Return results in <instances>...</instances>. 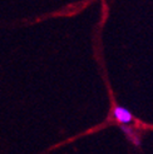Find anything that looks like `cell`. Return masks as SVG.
Wrapping results in <instances>:
<instances>
[{
    "label": "cell",
    "mask_w": 153,
    "mask_h": 154,
    "mask_svg": "<svg viewBox=\"0 0 153 154\" xmlns=\"http://www.w3.org/2000/svg\"><path fill=\"white\" fill-rule=\"evenodd\" d=\"M113 117L116 118L119 123L122 124H128V123H131L133 117L132 114L129 113V110H127L126 108H122V106H116L113 110Z\"/></svg>",
    "instance_id": "obj_1"
}]
</instances>
